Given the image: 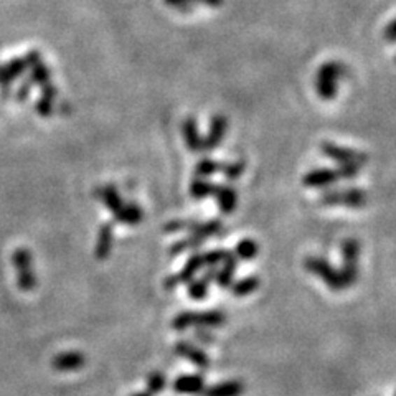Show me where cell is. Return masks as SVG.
<instances>
[{
    "label": "cell",
    "mask_w": 396,
    "mask_h": 396,
    "mask_svg": "<svg viewBox=\"0 0 396 396\" xmlns=\"http://www.w3.org/2000/svg\"><path fill=\"white\" fill-rule=\"evenodd\" d=\"M347 75V64L339 62V59H330V62L322 63L314 78V87L317 96L324 101H334L339 94L340 80Z\"/></svg>",
    "instance_id": "cell-1"
},
{
    "label": "cell",
    "mask_w": 396,
    "mask_h": 396,
    "mask_svg": "<svg viewBox=\"0 0 396 396\" xmlns=\"http://www.w3.org/2000/svg\"><path fill=\"white\" fill-rule=\"evenodd\" d=\"M304 268L309 271L311 274H314L324 283L327 288L332 289L334 292H342L345 289H348L347 283H345L342 271L335 269L325 257L320 256H307L304 260Z\"/></svg>",
    "instance_id": "cell-2"
},
{
    "label": "cell",
    "mask_w": 396,
    "mask_h": 396,
    "mask_svg": "<svg viewBox=\"0 0 396 396\" xmlns=\"http://www.w3.org/2000/svg\"><path fill=\"white\" fill-rule=\"evenodd\" d=\"M225 322H227V316L220 311H185L174 317L172 327L177 332H183V330L190 329V327H208V329H215V327H222Z\"/></svg>",
    "instance_id": "cell-3"
},
{
    "label": "cell",
    "mask_w": 396,
    "mask_h": 396,
    "mask_svg": "<svg viewBox=\"0 0 396 396\" xmlns=\"http://www.w3.org/2000/svg\"><path fill=\"white\" fill-rule=\"evenodd\" d=\"M320 204L325 206H347V208H363L368 204V195L362 188H345V190H329L322 193Z\"/></svg>",
    "instance_id": "cell-4"
},
{
    "label": "cell",
    "mask_w": 396,
    "mask_h": 396,
    "mask_svg": "<svg viewBox=\"0 0 396 396\" xmlns=\"http://www.w3.org/2000/svg\"><path fill=\"white\" fill-rule=\"evenodd\" d=\"M360 241L355 238H347L342 243V274L347 285H353L360 276Z\"/></svg>",
    "instance_id": "cell-5"
},
{
    "label": "cell",
    "mask_w": 396,
    "mask_h": 396,
    "mask_svg": "<svg viewBox=\"0 0 396 396\" xmlns=\"http://www.w3.org/2000/svg\"><path fill=\"white\" fill-rule=\"evenodd\" d=\"M12 262L17 269V284L24 292L34 291L36 285V278L34 266H31V253L27 248H17L13 251Z\"/></svg>",
    "instance_id": "cell-6"
},
{
    "label": "cell",
    "mask_w": 396,
    "mask_h": 396,
    "mask_svg": "<svg viewBox=\"0 0 396 396\" xmlns=\"http://www.w3.org/2000/svg\"><path fill=\"white\" fill-rule=\"evenodd\" d=\"M320 150L325 157L332 159L334 162H337V165L355 164V165H360V167H363V165L368 162V155L365 154V152L337 146L335 142H329V141L322 142Z\"/></svg>",
    "instance_id": "cell-7"
},
{
    "label": "cell",
    "mask_w": 396,
    "mask_h": 396,
    "mask_svg": "<svg viewBox=\"0 0 396 396\" xmlns=\"http://www.w3.org/2000/svg\"><path fill=\"white\" fill-rule=\"evenodd\" d=\"M205 268V255L204 253H193V255L188 257V261L185 262V266L181 269V273L175 274V276H169L165 279V289L167 291H172V289L177 288V285L185 284V283H192L193 278H195L197 273L200 269Z\"/></svg>",
    "instance_id": "cell-8"
},
{
    "label": "cell",
    "mask_w": 396,
    "mask_h": 396,
    "mask_svg": "<svg viewBox=\"0 0 396 396\" xmlns=\"http://www.w3.org/2000/svg\"><path fill=\"white\" fill-rule=\"evenodd\" d=\"M340 181V175L337 169H327V167H319V169H311L309 172L304 174L302 183L307 188H329L335 185Z\"/></svg>",
    "instance_id": "cell-9"
},
{
    "label": "cell",
    "mask_w": 396,
    "mask_h": 396,
    "mask_svg": "<svg viewBox=\"0 0 396 396\" xmlns=\"http://www.w3.org/2000/svg\"><path fill=\"white\" fill-rule=\"evenodd\" d=\"M174 352L177 353L178 357L185 358V360L193 363V365L200 368V370H206V368H210L211 365L210 357L206 355L204 350L197 347V345H193L192 342H187V340H181V342L175 344Z\"/></svg>",
    "instance_id": "cell-10"
},
{
    "label": "cell",
    "mask_w": 396,
    "mask_h": 396,
    "mask_svg": "<svg viewBox=\"0 0 396 396\" xmlns=\"http://www.w3.org/2000/svg\"><path fill=\"white\" fill-rule=\"evenodd\" d=\"M25 62L29 64V70H30V80L34 85L43 87L50 85V71L47 68V64L43 63V59H41V55L40 52H36V50H30V52L25 53Z\"/></svg>",
    "instance_id": "cell-11"
},
{
    "label": "cell",
    "mask_w": 396,
    "mask_h": 396,
    "mask_svg": "<svg viewBox=\"0 0 396 396\" xmlns=\"http://www.w3.org/2000/svg\"><path fill=\"white\" fill-rule=\"evenodd\" d=\"M228 132V118L223 114H215L210 121L208 134L204 137V150H215L222 144Z\"/></svg>",
    "instance_id": "cell-12"
},
{
    "label": "cell",
    "mask_w": 396,
    "mask_h": 396,
    "mask_svg": "<svg viewBox=\"0 0 396 396\" xmlns=\"http://www.w3.org/2000/svg\"><path fill=\"white\" fill-rule=\"evenodd\" d=\"M86 365V355L78 350H68V352H59L53 357L52 367L57 372H76Z\"/></svg>",
    "instance_id": "cell-13"
},
{
    "label": "cell",
    "mask_w": 396,
    "mask_h": 396,
    "mask_svg": "<svg viewBox=\"0 0 396 396\" xmlns=\"http://www.w3.org/2000/svg\"><path fill=\"white\" fill-rule=\"evenodd\" d=\"M174 391L178 395H201L205 391V379L201 375H181L174 381Z\"/></svg>",
    "instance_id": "cell-14"
},
{
    "label": "cell",
    "mask_w": 396,
    "mask_h": 396,
    "mask_svg": "<svg viewBox=\"0 0 396 396\" xmlns=\"http://www.w3.org/2000/svg\"><path fill=\"white\" fill-rule=\"evenodd\" d=\"M213 197L216 198V204L223 215H232L238 206V193L233 187L220 185L216 183Z\"/></svg>",
    "instance_id": "cell-15"
},
{
    "label": "cell",
    "mask_w": 396,
    "mask_h": 396,
    "mask_svg": "<svg viewBox=\"0 0 396 396\" xmlns=\"http://www.w3.org/2000/svg\"><path fill=\"white\" fill-rule=\"evenodd\" d=\"M99 197L101 200H103V204L108 206L109 211L113 213L114 222H118L119 216L122 215L124 206H126V204H124L121 198V193L118 192V188L114 185H106L99 190Z\"/></svg>",
    "instance_id": "cell-16"
},
{
    "label": "cell",
    "mask_w": 396,
    "mask_h": 396,
    "mask_svg": "<svg viewBox=\"0 0 396 396\" xmlns=\"http://www.w3.org/2000/svg\"><path fill=\"white\" fill-rule=\"evenodd\" d=\"M114 233H113V223H104L99 228L98 233V241H96L94 248V256L96 260L104 261L111 256L113 251V241H114Z\"/></svg>",
    "instance_id": "cell-17"
},
{
    "label": "cell",
    "mask_w": 396,
    "mask_h": 396,
    "mask_svg": "<svg viewBox=\"0 0 396 396\" xmlns=\"http://www.w3.org/2000/svg\"><path fill=\"white\" fill-rule=\"evenodd\" d=\"M236 268H238V256L232 251H227L225 260L222 262V268L218 269V274H216L215 283L222 289L232 288L234 279V271H236Z\"/></svg>",
    "instance_id": "cell-18"
},
{
    "label": "cell",
    "mask_w": 396,
    "mask_h": 396,
    "mask_svg": "<svg viewBox=\"0 0 396 396\" xmlns=\"http://www.w3.org/2000/svg\"><path fill=\"white\" fill-rule=\"evenodd\" d=\"M182 134L183 139H185L188 150L195 152V154L204 150V137H201L200 132H198L197 121L192 116H188L185 121L182 122Z\"/></svg>",
    "instance_id": "cell-19"
},
{
    "label": "cell",
    "mask_w": 396,
    "mask_h": 396,
    "mask_svg": "<svg viewBox=\"0 0 396 396\" xmlns=\"http://www.w3.org/2000/svg\"><path fill=\"white\" fill-rule=\"evenodd\" d=\"M243 393H245V383L241 380H227L205 388L200 396H241Z\"/></svg>",
    "instance_id": "cell-20"
},
{
    "label": "cell",
    "mask_w": 396,
    "mask_h": 396,
    "mask_svg": "<svg viewBox=\"0 0 396 396\" xmlns=\"http://www.w3.org/2000/svg\"><path fill=\"white\" fill-rule=\"evenodd\" d=\"M55 99H57V87L53 83L41 87V96L36 99L35 111L40 114L41 118H50L55 109Z\"/></svg>",
    "instance_id": "cell-21"
},
{
    "label": "cell",
    "mask_w": 396,
    "mask_h": 396,
    "mask_svg": "<svg viewBox=\"0 0 396 396\" xmlns=\"http://www.w3.org/2000/svg\"><path fill=\"white\" fill-rule=\"evenodd\" d=\"M261 281L257 278L256 274L253 276H246V278L239 279L238 283H233L232 285V294L234 297H245V296H250L255 291H257V288H260Z\"/></svg>",
    "instance_id": "cell-22"
},
{
    "label": "cell",
    "mask_w": 396,
    "mask_h": 396,
    "mask_svg": "<svg viewBox=\"0 0 396 396\" xmlns=\"http://www.w3.org/2000/svg\"><path fill=\"white\" fill-rule=\"evenodd\" d=\"M216 183H211L205 177H195L190 182V195L195 200H204L206 197H211L215 193Z\"/></svg>",
    "instance_id": "cell-23"
},
{
    "label": "cell",
    "mask_w": 396,
    "mask_h": 396,
    "mask_svg": "<svg viewBox=\"0 0 396 396\" xmlns=\"http://www.w3.org/2000/svg\"><path fill=\"white\" fill-rule=\"evenodd\" d=\"M205 241H206L205 238L198 236V234H195V233H190V236H188V238H183V239H181V241L174 243V245L170 246V255L178 256V255H182V253H185L188 250H197V248H200Z\"/></svg>",
    "instance_id": "cell-24"
},
{
    "label": "cell",
    "mask_w": 396,
    "mask_h": 396,
    "mask_svg": "<svg viewBox=\"0 0 396 396\" xmlns=\"http://www.w3.org/2000/svg\"><path fill=\"white\" fill-rule=\"evenodd\" d=\"M234 255L238 256V260L241 261H253L255 257L260 255V245L251 238H245L236 245Z\"/></svg>",
    "instance_id": "cell-25"
},
{
    "label": "cell",
    "mask_w": 396,
    "mask_h": 396,
    "mask_svg": "<svg viewBox=\"0 0 396 396\" xmlns=\"http://www.w3.org/2000/svg\"><path fill=\"white\" fill-rule=\"evenodd\" d=\"M142 210L141 206L134 204V201H131V204H126L124 206V211L122 215L119 216L118 222L119 223H126L129 227H134V225H139L142 222Z\"/></svg>",
    "instance_id": "cell-26"
},
{
    "label": "cell",
    "mask_w": 396,
    "mask_h": 396,
    "mask_svg": "<svg viewBox=\"0 0 396 396\" xmlns=\"http://www.w3.org/2000/svg\"><path fill=\"white\" fill-rule=\"evenodd\" d=\"M222 167H223V165L216 162V160L210 159V157H205L195 165V174H197V177H205L206 178V177H211V175L218 174L220 170H222Z\"/></svg>",
    "instance_id": "cell-27"
},
{
    "label": "cell",
    "mask_w": 396,
    "mask_h": 396,
    "mask_svg": "<svg viewBox=\"0 0 396 396\" xmlns=\"http://www.w3.org/2000/svg\"><path fill=\"white\" fill-rule=\"evenodd\" d=\"M208 285L210 281L204 278V276L198 279H193L190 285H188V296L195 299V301H201V299H205L206 294H208Z\"/></svg>",
    "instance_id": "cell-28"
},
{
    "label": "cell",
    "mask_w": 396,
    "mask_h": 396,
    "mask_svg": "<svg viewBox=\"0 0 396 396\" xmlns=\"http://www.w3.org/2000/svg\"><path fill=\"white\" fill-rule=\"evenodd\" d=\"M165 386H167V379H165V375L162 372L154 370L147 375V390H149L152 395L162 393V391L165 390Z\"/></svg>",
    "instance_id": "cell-29"
},
{
    "label": "cell",
    "mask_w": 396,
    "mask_h": 396,
    "mask_svg": "<svg viewBox=\"0 0 396 396\" xmlns=\"http://www.w3.org/2000/svg\"><path fill=\"white\" fill-rule=\"evenodd\" d=\"M245 169L246 164L243 160H234V162L225 164L222 167L223 175L227 177L228 182H236L238 178H241V175L245 174Z\"/></svg>",
    "instance_id": "cell-30"
},
{
    "label": "cell",
    "mask_w": 396,
    "mask_h": 396,
    "mask_svg": "<svg viewBox=\"0 0 396 396\" xmlns=\"http://www.w3.org/2000/svg\"><path fill=\"white\" fill-rule=\"evenodd\" d=\"M12 75L8 71L7 63L0 64V90H2V98L8 99L12 96Z\"/></svg>",
    "instance_id": "cell-31"
},
{
    "label": "cell",
    "mask_w": 396,
    "mask_h": 396,
    "mask_svg": "<svg viewBox=\"0 0 396 396\" xmlns=\"http://www.w3.org/2000/svg\"><path fill=\"white\" fill-rule=\"evenodd\" d=\"M7 68H8V71H10L12 80L15 81L20 76H24V73L29 70V64H27L25 58H12L10 62L7 63Z\"/></svg>",
    "instance_id": "cell-32"
},
{
    "label": "cell",
    "mask_w": 396,
    "mask_h": 396,
    "mask_svg": "<svg viewBox=\"0 0 396 396\" xmlns=\"http://www.w3.org/2000/svg\"><path fill=\"white\" fill-rule=\"evenodd\" d=\"M205 255V268H218L225 260L227 251L225 250H211L204 253Z\"/></svg>",
    "instance_id": "cell-33"
},
{
    "label": "cell",
    "mask_w": 396,
    "mask_h": 396,
    "mask_svg": "<svg viewBox=\"0 0 396 396\" xmlns=\"http://www.w3.org/2000/svg\"><path fill=\"white\" fill-rule=\"evenodd\" d=\"M360 170H362L360 165H355V164H345V165H339L337 167L340 178H344V181H352V178L358 177Z\"/></svg>",
    "instance_id": "cell-34"
},
{
    "label": "cell",
    "mask_w": 396,
    "mask_h": 396,
    "mask_svg": "<svg viewBox=\"0 0 396 396\" xmlns=\"http://www.w3.org/2000/svg\"><path fill=\"white\" fill-rule=\"evenodd\" d=\"M31 86H34V83H31L30 78L20 83V86H18V90L15 91V94H13V98H15L17 103H25V101L30 98Z\"/></svg>",
    "instance_id": "cell-35"
},
{
    "label": "cell",
    "mask_w": 396,
    "mask_h": 396,
    "mask_svg": "<svg viewBox=\"0 0 396 396\" xmlns=\"http://www.w3.org/2000/svg\"><path fill=\"white\" fill-rule=\"evenodd\" d=\"M193 225V220H175V222H169L165 225V232L167 233H175V232H183V229H188L190 232Z\"/></svg>",
    "instance_id": "cell-36"
},
{
    "label": "cell",
    "mask_w": 396,
    "mask_h": 396,
    "mask_svg": "<svg viewBox=\"0 0 396 396\" xmlns=\"http://www.w3.org/2000/svg\"><path fill=\"white\" fill-rule=\"evenodd\" d=\"M169 7L177 8L182 13H190L193 10V2L192 0H165Z\"/></svg>",
    "instance_id": "cell-37"
},
{
    "label": "cell",
    "mask_w": 396,
    "mask_h": 396,
    "mask_svg": "<svg viewBox=\"0 0 396 396\" xmlns=\"http://www.w3.org/2000/svg\"><path fill=\"white\" fill-rule=\"evenodd\" d=\"M195 337L200 340L201 344H205V345H211V342H213V340H215L213 334H211L210 330H208V327H197Z\"/></svg>",
    "instance_id": "cell-38"
},
{
    "label": "cell",
    "mask_w": 396,
    "mask_h": 396,
    "mask_svg": "<svg viewBox=\"0 0 396 396\" xmlns=\"http://www.w3.org/2000/svg\"><path fill=\"white\" fill-rule=\"evenodd\" d=\"M383 36L388 43H396V18H393V20L385 27Z\"/></svg>",
    "instance_id": "cell-39"
},
{
    "label": "cell",
    "mask_w": 396,
    "mask_h": 396,
    "mask_svg": "<svg viewBox=\"0 0 396 396\" xmlns=\"http://www.w3.org/2000/svg\"><path fill=\"white\" fill-rule=\"evenodd\" d=\"M193 3H201V6H206V7H222L223 6V0H192Z\"/></svg>",
    "instance_id": "cell-40"
},
{
    "label": "cell",
    "mask_w": 396,
    "mask_h": 396,
    "mask_svg": "<svg viewBox=\"0 0 396 396\" xmlns=\"http://www.w3.org/2000/svg\"><path fill=\"white\" fill-rule=\"evenodd\" d=\"M131 396H154V395H152L149 390H144V391H137V393L131 395Z\"/></svg>",
    "instance_id": "cell-41"
},
{
    "label": "cell",
    "mask_w": 396,
    "mask_h": 396,
    "mask_svg": "<svg viewBox=\"0 0 396 396\" xmlns=\"http://www.w3.org/2000/svg\"><path fill=\"white\" fill-rule=\"evenodd\" d=\"M395 62H396V57H395Z\"/></svg>",
    "instance_id": "cell-42"
},
{
    "label": "cell",
    "mask_w": 396,
    "mask_h": 396,
    "mask_svg": "<svg viewBox=\"0 0 396 396\" xmlns=\"http://www.w3.org/2000/svg\"><path fill=\"white\" fill-rule=\"evenodd\" d=\"M393 396H396V393H395V395H393Z\"/></svg>",
    "instance_id": "cell-43"
}]
</instances>
